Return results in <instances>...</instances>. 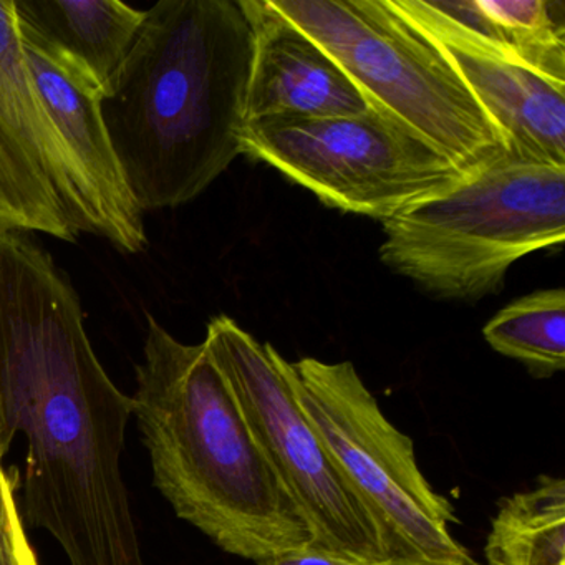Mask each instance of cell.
<instances>
[{"label": "cell", "instance_id": "cell-2", "mask_svg": "<svg viewBox=\"0 0 565 565\" xmlns=\"http://www.w3.org/2000/svg\"><path fill=\"white\" fill-rule=\"evenodd\" d=\"M253 31L239 0H161L102 98L143 213L190 203L243 154Z\"/></svg>", "mask_w": 565, "mask_h": 565}, {"label": "cell", "instance_id": "cell-12", "mask_svg": "<svg viewBox=\"0 0 565 565\" xmlns=\"http://www.w3.org/2000/svg\"><path fill=\"white\" fill-rule=\"evenodd\" d=\"M253 31L247 121L359 117L372 110L349 75L269 0H239Z\"/></svg>", "mask_w": 565, "mask_h": 565}, {"label": "cell", "instance_id": "cell-5", "mask_svg": "<svg viewBox=\"0 0 565 565\" xmlns=\"http://www.w3.org/2000/svg\"><path fill=\"white\" fill-rule=\"evenodd\" d=\"M269 4L339 64L373 110L408 128L462 173L508 153L494 121L393 0Z\"/></svg>", "mask_w": 565, "mask_h": 565}, {"label": "cell", "instance_id": "cell-11", "mask_svg": "<svg viewBox=\"0 0 565 565\" xmlns=\"http://www.w3.org/2000/svg\"><path fill=\"white\" fill-rule=\"evenodd\" d=\"M21 38L42 104L77 174L88 234L105 237L124 253H141L148 244L143 211L131 196L111 147L100 90L77 68Z\"/></svg>", "mask_w": 565, "mask_h": 565}, {"label": "cell", "instance_id": "cell-14", "mask_svg": "<svg viewBox=\"0 0 565 565\" xmlns=\"http://www.w3.org/2000/svg\"><path fill=\"white\" fill-rule=\"evenodd\" d=\"M486 565H565V481L541 476L535 488L499 502Z\"/></svg>", "mask_w": 565, "mask_h": 565}, {"label": "cell", "instance_id": "cell-17", "mask_svg": "<svg viewBox=\"0 0 565 565\" xmlns=\"http://www.w3.org/2000/svg\"><path fill=\"white\" fill-rule=\"evenodd\" d=\"M0 565H41L24 529L14 481L0 471Z\"/></svg>", "mask_w": 565, "mask_h": 565}, {"label": "cell", "instance_id": "cell-8", "mask_svg": "<svg viewBox=\"0 0 565 565\" xmlns=\"http://www.w3.org/2000/svg\"><path fill=\"white\" fill-rule=\"evenodd\" d=\"M204 347L236 398L267 465L312 534L313 547L349 561L388 564L379 532L274 360L226 316L207 323Z\"/></svg>", "mask_w": 565, "mask_h": 565}, {"label": "cell", "instance_id": "cell-13", "mask_svg": "<svg viewBox=\"0 0 565 565\" xmlns=\"http://www.w3.org/2000/svg\"><path fill=\"white\" fill-rule=\"evenodd\" d=\"M19 31L107 95L145 21L118 0H14Z\"/></svg>", "mask_w": 565, "mask_h": 565}, {"label": "cell", "instance_id": "cell-16", "mask_svg": "<svg viewBox=\"0 0 565 565\" xmlns=\"http://www.w3.org/2000/svg\"><path fill=\"white\" fill-rule=\"evenodd\" d=\"M479 31L565 74V14L558 0H462Z\"/></svg>", "mask_w": 565, "mask_h": 565}, {"label": "cell", "instance_id": "cell-1", "mask_svg": "<svg viewBox=\"0 0 565 565\" xmlns=\"http://www.w3.org/2000/svg\"><path fill=\"white\" fill-rule=\"evenodd\" d=\"M131 416L71 280L41 247L0 230V449L24 436V518L71 565H147L121 475Z\"/></svg>", "mask_w": 565, "mask_h": 565}, {"label": "cell", "instance_id": "cell-10", "mask_svg": "<svg viewBox=\"0 0 565 565\" xmlns=\"http://www.w3.org/2000/svg\"><path fill=\"white\" fill-rule=\"evenodd\" d=\"M0 230L75 243L81 186L25 58L14 0H0Z\"/></svg>", "mask_w": 565, "mask_h": 565}, {"label": "cell", "instance_id": "cell-6", "mask_svg": "<svg viewBox=\"0 0 565 565\" xmlns=\"http://www.w3.org/2000/svg\"><path fill=\"white\" fill-rule=\"evenodd\" d=\"M274 360L369 512L388 565H482L452 537L455 508L426 481L412 438L386 419L353 363L289 362L276 349Z\"/></svg>", "mask_w": 565, "mask_h": 565}, {"label": "cell", "instance_id": "cell-18", "mask_svg": "<svg viewBox=\"0 0 565 565\" xmlns=\"http://www.w3.org/2000/svg\"><path fill=\"white\" fill-rule=\"evenodd\" d=\"M257 565H388V564H365V562L349 561V558L339 557V555L329 554L320 551L313 545L306 547L290 548V551L279 552L256 562Z\"/></svg>", "mask_w": 565, "mask_h": 565}, {"label": "cell", "instance_id": "cell-4", "mask_svg": "<svg viewBox=\"0 0 565 565\" xmlns=\"http://www.w3.org/2000/svg\"><path fill=\"white\" fill-rule=\"evenodd\" d=\"M380 257L429 296L499 294L522 257L565 239V167L505 153L383 221Z\"/></svg>", "mask_w": 565, "mask_h": 565}, {"label": "cell", "instance_id": "cell-9", "mask_svg": "<svg viewBox=\"0 0 565 565\" xmlns=\"http://www.w3.org/2000/svg\"><path fill=\"white\" fill-rule=\"evenodd\" d=\"M445 55L522 160L565 167V74L476 28L462 0H393Z\"/></svg>", "mask_w": 565, "mask_h": 565}, {"label": "cell", "instance_id": "cell-19", "mask_svg": "<svg viewBox=\"0 0 565 565\" xmlns=\"http://www.w3.org/2000/svg\"><path fill=\"white\" fill-rule=\"evenodd\" d=\"M4 452H2V449H0V471H6L4 469Z\"/></svg>", "mask_w": 565, "mask_h": 565}, {"label": "cell", "instance_id": "cell-7", "mask_svg": "<svg viewBox=\"0 0 565 565\" xmlns=\"http://www.w3.org/2000/svg\"><path fill=\"white\" fill-rule=\"evenodd\" d=\"M243 154L269 164L326 206L382 223L466 177L431 145L373 108L359 117L247 121Z\"/></svg>", "mask_w": 565, "mask_h": 565}, {"label": "cell", "instance_id": "cell-15", "mask_svg": "<svg viewBox=\"0 0 565 565\" xmlns=\"http://www.w3.org/2000/svg\"><path fill=\"white\" fill-rule=\"evenodd\" d=\"M486 342L518 360L534 379L565 369V290H535L499 310L482 329Z\"/></svg>", "mask_w": 565, "mask_h": 565}, {"label": "cell", "instance_id": "cell-3", "mask_svg": "<svg viewBox=\"0 0 565 565\" xmlns=\"http://www.w3.org/2000/svg\"><path fill=\"white\" fill-rule=\"evenodd\" d=\"M148 319L134 415L178 518L254 562L312 545L204 343L186 345Z\"/></svg>", "mask_w": 565, "mask_h": 565}]
</instances>
